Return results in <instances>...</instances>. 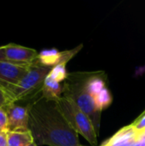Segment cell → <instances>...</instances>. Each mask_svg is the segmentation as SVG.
<instances>
[{"mask_svg":"<svg viewBox=\"0 0 145 146\" xmlns=\"http://www.w3.org/2000/svg\"><path fill=\"white\" fill-rule=\"evenodd\" d=\"M29 130L39 145L79 146V134L72 128L56 101L38 95L26 104Z\"/></svg>","mask_w":145,"mask_h":146,"instance_id":"1","label":"cell"},{"mask_svg":"<svg viewBox=\"0 0 145 146\" xmlns=\"http://www.w3.org/2000/svg\"><path fill=\"white\" fill-rule=\"evenodd\" d=\"M92 72L70 73L63 82V95L72 99L92 121L97 135L100 129L101 111L96 106L94 98L88 92L86 85Z\"/></svg>","mask_w":145,"mask_h":146,"instance_id":"2","label":"cell"},{"mask_svg":"<svg viewBox=\"0 0 145 146\" xmlns=\"http://www.w3.org/2000/svg\"><path fill=\"white\" fill-rule=\"evenodd\" d=\"M51 68L43 66L37 62L31 65L28 72L17 85L7 91L12 102L19 103L25 101L28 104L40 95L44 80Z\"/></svg>","mask_w":145,"mask_h":146,"instance_id":"3","label":"cell"},{"mask_svg":"<svg viewBox=\"0 0 145 146\" xmlns=\"http://www.w3.org/2000/svg\"><path fill=\"white\" fill-rule=\"evenodd\" d=\"M56 102L72 128L78 134L83 136L90 144L93 145H97L98 135L88 115L72 99L64 95Z\"/></svg>","mask_w":145,"mask_h":146,"instance_id":"4","label":"cell"},{"mask_svg":"<svg viewBox=\"0 0 145 146\" xmlns=\"http://www.w3.org/2000/svg\"><path fill=\"white\" fill-rule=\"evenodd\" d=\"M38 53L32 48L16 44H8L0 46V61L19 65H32L38 58Z\"/></svg>","mask_w":145,"mask_h":146,"instance_id":"5","label":"cell"},{"mask_svg":"<svg viewBox=\"0 0 145 146\" xmlns=\"http://www.w3.org/2000/svg\"><path fill=\"white\" fill-rule=\"evenodd\" d=\"M8 115V132L29 130V110L27 105L10 103L4 107Z\"/></svg>","mask_w":145,"mask_h":146,"instance_id":"6","label":"cell"},{"mask_svg":"<svg viewBox=\"0 0 145 146\" xmlns=\"http://www.w3.org/2000/svg\"><path fill=\"white\" fill-rule=\"evenodd\" d=\"M30 67L0 61V86L9 91L26 75Z\"/></svg>","mask_w":145,"mask_h":146,"instance_id":"7","label":"cell"},{"mask_svg":"<svg viewBox=\"0 0 145 146\" xmlns=\"http://www.w3.org/2000/svg\"><path fill=\"white\" fill-rule=\"evenodd\" d=\"M83 47V44L64 51H58L56 49L52 48L50 50H44L38 53L37 62L43 66L53 68L59 63L67 64Z\"/></svg>","mask_w":145,"mask_h":146,"instance_id":"8","label":"cell"},{"mask_svg":"<svg viewBox=\"0 0 145 146\" xmlns=\"http://www.w3.org/2000/svg\"><path fill=\"white\" fill-rule=\"evenodd\" d=\"M138 134V130L133 127L132 124H131L119 130L115 135H113L110 139L106 140L101 146H111L133 142L137 139Z\"/></svg>","mask_w":145,"mask_h":146,"instance_id":"9","label":"cell"},{"mask_svg":"<svg viewBox=\"0 0 145 146\" xmlns=\"http://www.w3.org/2000/svg\"><path fill=\"white\" fill-rule=\"evenodd\" d=\"M63 83L54 80L48 74L41 90V96L48 100L57 101L63 95Z\"/></svg>","mask_w":145,"mask_h":146,"instance_id":"10","label":"cell"},{"mask_svg":"<svg viewBox=\"0 0 145 146\" xmlns=\"http://www.w3.org/2000/svg\"><path fill=\"white\" fill-rule=\"evenodd\" d=\"M107 82V76L103 71H95L92 72L87 85L86 88L91 96L94 98L98 93H100L105 87Z\"/></svg>","mask_w":145,"mask_h":146,"instance_id":"11","label":"cell"},{"mask_svg":"<svg viewBox=\"0 0 145 146\" xmlns=\"http://www.w3.org/2000/svg\"><path fill=\"white\" fill-rule=\"evenodd\" d=\"M8 146H27L34 142L33 136L30 130L8 132Z\"/></svg>","mask_w":145,"mask_h":146,"instance_id":"12","label":"cell"},{"mask_svg":"<svg viewBox=\"0 0 145 146\" xmlns=\"http://www.w3.org/2000/svg\"><path fill=\"white\" fill-rule=\"evenodd\" d=\"M94 101L97 108L101 112L106 108H108L112 103V96L109 90L107 87H105L100 93H98L94 98Z\"/></svg>","mask_w":145,"mask_h":146,"instance_id":"13","label":"cell"},{"mask_svg":"<svg viewBox=\"0 0 145 146\" xmlns=\"http://www.w3.org/2000/svg\"><path fill=\"white\" fill-rule=\"evenodd\" d=\"M66 65L64 63H59L54 66L49 73V76L57 82H64L68 78V73L67 72Z\"/></svg>","mask_w":145,"mask_h":146,"instance_id":"14","label":"cell"},{"mask_svg":"<svg viewBox=\"0 0 145 146\" xmlns=\"http://www.w3.org/2000/svg\"><path fill=\"white\" fill-rule=\"evenodd\" d=\"M8 115L4 108L0 109V133H8Z\"/></svg>","mask_w":145,"mask_h":146,"instance_id":"15","label":"cell"},{"mask_svg":"<svg viewBox=\"0 0 145 146\" xmlns=\"http://www.w3.org/2000/svg\"><path fill=\"white\" fill-rule=\"evenodd\" d=\"M12 103V100L5 89L0 86V109L4 108L9 104Z\"/></svg>","mask_w":145,"mask_h":146,"instance_id":"16","label":"cell"},{"mask_svg":"<svg viewBox=\"0 0 145 146\" xmlns=\"http://www.w3.org/2000/svg\"><path fill=\"white\" fill-rule=\"evenodd\" d=\"M133 127L138 130V132H141L145 129V115H140L136 121L132 123Z\"/></svg>","mask_w":145,"mask_h":146,"instance_id":"17","label":"cell"},{"mask_svg":"<svg viewBox=\"0 0 145 146\" xmlns=\"http://www.w3.org/2000/svg\"><path fill=\"white\" fill-rule=\"evenodd\" d=\"M132 146H145V133H138Z\"/></svg>","mask_w":145,"mask_h":146,"instance_id":"18","label":"cell"},{"mask_svg":"<svg viewBox=\"0 0 145 146\" xmlns=\"http://www.w3.org/2000/svg\"><path fill=\"white\" fill-rule=\"evenodd\" d=\"M0 146H8L7 133H0Z\"/></svg>","mask_w":145,"mask_h":146,"instance_id":"19","label":"cell"},{"mask_svg":"<svg viewBox=\"0 0 145 146\" xmlns=\"http://www.w3.org/2000/svg\"><path fill=\"white\" fill-rule=\"evenodd\" d=\"M27 146H38V145H37L35 142H33V143H32L31 145H27Z\"/></svg>","mask_w":145,"mask_h":146,"instance_id":"20","label":"cell"},{"mask_svg":"<svg viewBox=\"0 0 145 146\" xmlns=\"http://www.w3.org/2000/svg\"><path fill=\"white\" fill-rule=\"evenodd\" d=\"M139 133H145V129L144 130H143V131H141V132H139Z\"/></svg>","mask_w":145,"mask_h":146,"instance_id":"21","label":"cell"},{"mask_svg":"<svg viewBox=\"0 0 145 146\" xmlns=\"http://www.w3.org/2000/svg\"><path fill=\"white\" fill-rule=\"evenodd\" d=\"M141 115H145V110L143 112V113H142V114H141Z\"/></svg>","mask_w":145,"mask_h":146,"instance_id":"22","label":"cell"},{"mask_svg":"<svg viewBox=\"0 0 145 146\" xmlns=\"http://www.w3.org/2000/svg\"><path fill=\"white\" fill-rule=\"evenodd\" d=\"M79 146H85V145H79Z\"/></svg>","mask_w":145,"mask_h":146,"instance_id":"23","label":"cell"}]
</instances>
